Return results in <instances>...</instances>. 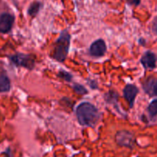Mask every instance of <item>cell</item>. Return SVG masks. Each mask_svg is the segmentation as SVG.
Returning a JSON list of instances; mask_svg holds the SVG:
<instances>
[{"instance_id":"ba28073f","label":"cell","mask_w":157,"mask_h":157,"mask_svg":"<svg viewBox=\"0 0 157 157\" xmlns=\"http://www.w3.org/2000/svg\"><path fill=\"white\" fill-rule=\"evenodd\" d=\"M157 58L153 52L148 51L145 52L140 59L141 64L146 69H153L156 67Z\"/></svg>"},{"instance_id":"30bf717a","label":"cell","mask_w":157,"mask_h":157,"mask_svg":"<svg viewBox=\"0 0 157 157\" xmlns=\"http://www.w3.org/2000/svg\"><path fill=\"white\" fill-rule=\"evenodd\" d=\"M9 78L4 73H0V92H8L10 90Z\"/></svg>"},{"instance_id":"9c48e42d","label":"cell","mask_w":157,"mask_h":157,"mask_svg":"<svg viewBox=\"0 0 157 157\" xmlns=\"http://www.w3.org/2000/svg\"><path fill=\"white\" fill-rule=\"evenodd\" d=\"M146 94L150 97H157V78H148L143 84Z\"/></svg>"},{"instance_id":"4fadbf2b","label":"cell","mask_w":157,"mask_h":157,"mask_svg":"<svg viewBox=\"0 0 157 157\" xmlns=\"http://www.w3.org/2000/svg\"><path fill=\"white\" fill-rule=\"evenodd\" d=\"M73 89L77 94H87V90L84 86H82L81 84H74L73 85Z\"/></svg>"},{"instance_id":"7c38bea8","label":"cell","mask_w":157,"mask_h":157,"mask_svg":"<svg viewBox=\"0 0 157 157\" xmlns=\"http://www.w3.org/2000/svg\"><path fill=\"white\" fill-rule=\"evenodd\" d=\"M147 112L150 114V117L153 118L157 116V99L153 100L147 107Z\"/></svg>"},{"instance_id":"2e32d148","label":"cell","mask_w":157,"mask_h":157,"mask_svg":"<svg viewBox=\"0 0 157 157\" xmlns=\"http://www.w3.org/2000/svg\"><path fill=\"white\" fill-rule=\"evenodd\" d=\"M127 2L128 3L129 5H132V6H137L140 4L141 0H126Z\"/></svg>"},{"instance_id":"277c9868","label":"cell","mask_w":157,"mask_h":157,"mask_svg":"<svg viewBox=\"0 0 157 157\" xmlns=\"http://www.w3.org/2000/svg\"><path fill=\"white\" fill-rule=\"evenodd\" d=\"M107 52V46L103 39H98L94 41L89 48V53L94 57H102Z\"/></svg>"},{"instance_id":"8992f818","label":"cell","mask_w":157,"mask_h":157,"mask_svg":"<svg viewBox=\"0 0 157 157\" xmlns=\"http://www.w3.org/2000/svg\"><path fill=\"white\" fill-rule=\"evenodd\" d=\"M116 140L121 146L125 147H133L134 144L133 135L127 131H120L116 135Z\"/></svg>"},{"instance_id":"5b68a950","label":"cell","mask_w":157,"mask_h":157,"mask_svg":"<svg viewBox=\"0 0 157 157\" xmlns=\"http://www.w3.org/2000/svg\"><path fill=\"white\" fill-rule=\"evenodd\" d=\"M15 21V17L9 13H2L0 15V32L8 33L10 32Z\"/></svg>"},{"instance_id":"7a4b0ae2","label":"cell","mask_w":157,"mask_h":157,"mask_svg":"<svg viewBox=\"0 0 157 157\" xmlns=\"http://www.w3.org/2000/svg\"><path fill=\"white\" fill-rule=\"evenodd\" d=\"M71 36L66 30L61 32L59 38L55 44L53 57L56 61L63 62L67 57L70 47Z\"/></svg>"},{"instance_id":"8fae6325","label":"cell","mask_w":157,"mask_h":157,"mask_svg":"<svg viewBox=\"0 0 157 157\" xmlns=\"http://www.w3.org/2000/svg\"><path fill=\"white\" fill-rule=\"evenodd\" d=\"M41 6V4L39 2H32L29 7V9H28L29 15H31L32 17L35 16L38 13V12H39Z\"/></svg>"},{"instance_id":"6da1fadb","label":"cell","mask_w":157,"mask_h":157,"mask_svg":"<svg viewBox=\"0 0 157 157\" xmlns=\"http://www.w3.org/2000/svg\"><path fill=\"white\" fill-rule=\"evenodd\" d=\"M78 122L84 127H94L100 119L98 109L90 103H81L76 110Z\"/></svg>"},{"instance_id":"52a82bcc","label":"cell","mask_w":157,"mask_h":157,"mask_svg":"<svg viewBox=\"0 0 157 157\" xmlns=\"http://www.w3.org/2000/svg\"><path fill=\"white\" fill-rule=\"evenodd\" d=\"M139 93V89L133 84H127L124 89V96L129 103L130 108L133 107L136 95Z\"/></svg>"},{"instance_id":"3957f363","label":"cell","mask_w":157,"mask_h":157,"mask_svg":"<svg viewBox=\"0 0 157 157\" xmlns=\"http://www.w3.org/2000/svg\"><path fill=\"white\" fill-rule=\"evenodd\" d=\"M9 59L14 64L18 66V67H25V68L30 69V70L33 69L35 67V61L29 55L18 53L12 55Z\"/></svg>"},{"instance_id":"5bb4252c","label":"cell","mask_w":157,"mask_h":157,"mask_svg":"<svg viewBox=\"0 0 157 157\" xmlns=\"http://www.w3.org/2000/svg\"><path fill=\"white\" fill-rule=\"evenodd\" d=\"M58 76L62 79L65 80L66 81H68V82L71 81L72 78H73V76L69 72L65 71H60L59 73H58Z\"/></svg>"},{"instance_id":"9a60e30c","label":"cell","mask_w":157,"mask_h":157,"mask_svg":"<svg viewBox=\"0 0 157 157\" xmlns=\"http://www.w3.org/2000/svg\"><path fill=\"white\" fill-rule=\"evenodd\" d=\"M152 31L155 35H157V16L155 17L152 23Z\"/></svg>"}]
</instances>
